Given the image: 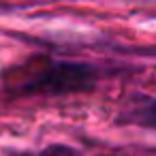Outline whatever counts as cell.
I'll use <instances>...</instances> for the list:
<instances>
[{
    "instance_id": "3957f363",
    "label": "cell",
    "mask_w": 156,
    "mask_h": 156,
    "mask_svg": "<svg viewBox=\"0 0 156 156\" xmlns=\"http://www.w3.org/2000/svg\"><path fill=\"white\" fill-rule=\"evenodd\" d=\"M24 156H28V154H24Z\"/></svg>"
},
{
    "instance_id": "6da1fadb",
    "label": "cell",
    "mask_w": 156,
    "mask_h": 156,
    "mask_svg": "<svg viewBox=\"0 0 156 156\" xmlns=\"http://www.w3.org/2000/svg\"><path fill=\"white\" fill-rule=\"evenodd\" d=\"M94 81V73L90 66L79 64H56L47 69L41 77H37L30 83V90L37 92H69V90H81L90 88Z\"/></svg>"
},
{
    "instance_id": "7a4b0ae2",
    "label": "cell",
    "mask_w": 156,
    "mask_h": 156,
    "mask_svg": "<svg viewBox=\"0 0 156 156\" xmlns=\"http://www.w3.org/2000/svg\"><path fill=\"white\" fill-rule=\"evenodd\" d=\"M39 156H75V152L71 147H62V145H54V147H47L43 154Z\"/></svg>"
}]
</instances>
